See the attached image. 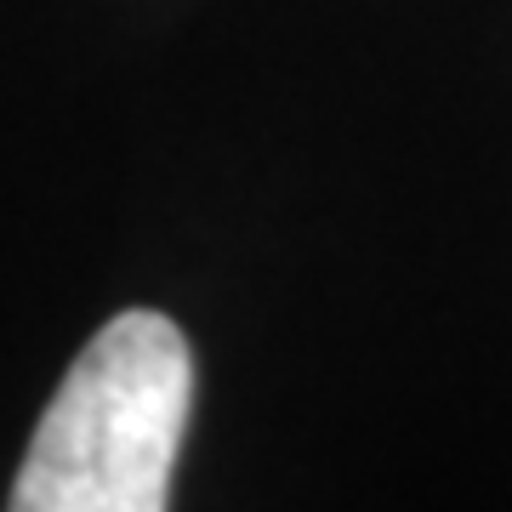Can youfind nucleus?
Returning a JSON list of instances; mask_svg holds the SVG:
<instances>
[{"instance_id": "1", "label": "nucleus", "mask_w": 512, "mask_h": 512, "mask_svg": "<svg viewBox=\"0 0 512 512\" xmlns=\"http://www.w3.org/2000/svg\"><path fill=\"white\" fill-rule=\"evenodd\" d=\"M194 359L165 313L126 308L69 365L12 484L18 512H160L183 450Z\"/></svg>"}]
</instances>
